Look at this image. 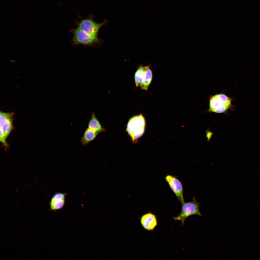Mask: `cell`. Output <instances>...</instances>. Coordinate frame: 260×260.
<instances>
[{
	"mask_svg": "<svg viewBox=\"0 0 260 260\" xmlns=\"http://www.w3.org/2000/svg\"><path fill=\"white\" fill-rule=\"evenodd\" d=\"M165 179L180 202L184 203L183 188L180 182L176 177L170 175L166 176Z\"/></svg>",
	"mask_w": 260,
	"mask_h": 260,
	"instance_id": "cell-6",
	"label": "cell"
},
{
	"mask_svg": "<svg viewBox=\"0 0 260 260\" xmlns=\"http://www.w3.org/2000/svg\"><path fill=\"white\" fill-rule=\"evenodd\" d=\"M182 204L181 213L178 216L173 217L175 220L181 221L182 225H184L185 220L190 216L193 215H202L199 208L200 204L197 202L195 197L192 201L184 202Z\"/></svg>",
	"mask_w": 260,
	"mask_h": 260,
	"instance_id": "cell-3",
	"label": "cell"
},
{
	"mask_svg": "<svg viewBox=\"0 0 260 260\" xmlns=\"http://www.w3.org/2000/svg\"><path fill=\"white\" fill-rule=\"evenodd\" d=\"M146 69V66L141 65L138 67L136 72L134 78L136 87L141 86L145 75Z\"/></svg>",
	"mask_w": 260,
	"mask_h": 260,
	"instance_id": "cell-11",
	"label": "cell"
},
{
	"mask_svg": "<svg viewBox=\"0 0 260 260\" xmlns=\"http://www.w3.org/2000/svg\"><path fill=\"white\" fill-rule=\"evenodd\" d=\"M66 194L65 193L58 192L55 193L52 196L51 200L55 201L65 199Z\"/></svg>",
	"mask_w": 260,
	"mask_h": 260,
	"instance_id": "cell-15",
	"label": "cell"
},
{
	"mask_svg": "<svg viewBox=\"0 0 260 260\" xmlns=\"http://www.w3.org/2000/svg\"><path fill=\"white\" fill-rule=\"evenodd\" d=\"M207 133V136L208 139V140H209L212 134V133L210 131H208Z\"/></svg>",
	"mask_w": 260,
	"mask_h": 260,
	"instance_id": "cell-17",
	"label": "cell"
},
{
	"mask_svg": "<svg viewBox=\"0 0 260 260\" xmlns=\"http://www.w3.org/2000/svg\"><path fill=\"white\" fill-rule=\"evenodd\" d=\"M145 125V119L141 114L130 118L128 123L126 130L133 142L143 134Z\"/></svg>",
	"mask_w": 260,
	"mask_h": 260,
	"instance_id": "cell-1",
	"label": "cell"
},
{
	"mask_svg": "<svg viewBox=\"0 0 260 260\" xmlns=\"http://www.w3.org/2000/svg\"><path fill=\"white\" fill-rule=\"evenodd\" d=\"M13 117L9 119L6 122L2 128L4 134L7 136L9 135L13 129Z\"/></svg>",
	"mask_w": 260,
	"mask_h": 260,
	"instance_id": "cell-12",
	"label": "cell"
},
{
	"mask_svg": "<svg viewBox=\"0 0 260 260\" xmlns=\"http://www.w3.org/2000/svg\"><path fill=\"white\" fill-rule=\"evenodd\" d=\"M232 100L231 98L223 94L212 96L209 99L208 111L216 113L224 112L231 108Z\"/></svg>",
	"mask_w": 260,
	"mask_h": 260,
	"instance_id": "cell-2",
	"label": "cell"
},
{
	"mask_svg": "<svg viewBox=\"0 0 260 260\" xmlns=\"http://www.w3.org/2000/svg\"><path fill=\"white\" fill-rule=\"evenodd\" d=\"M141 222L143 227L149 231L153 230L157 225L155 215L151 213H147L142 216Z\"/></svg>",
	"mask_w": 260,
	"mask_h": 260,
	"instance_id": "cell-7",
	"label": "cell"
},
{
	"mask_svg": "<svg viewBox=\"0 0 260 260\" xmlns=\"http://www.w3.org/2000/svg\"><path fill=\"white\" fill-rule=\"evenodd\" d=\"M152 78V72L150 65L146 66L145 75L140 86L141 89L147 91L151 82Z\"/></svg>",
	"mask_w": 260,
	"mask_h": 260,
	"instance_id": "cell-9",
	"label": "cell"
},
{
	"mask_svg": "<svg viewBox=\"0 0 260 260\" xmlns=\"http://www.w3.org/2000/svg\"><path fill=\"white\" fill-rule=\"evenodd\" d=\"M98 133L88 127L85 131L81 140L83 145L87 144L96 137Z\"/></svg>",
	"mask_w": 260,
	"mask_h": 260,
	"instance_id": "cell-10",
	"label": "cell"
},
{
	"mask_svg": "<svg viewBox=\"0 0 260 260\" xmlns=\"http://www.w3.org/2000/svg\"><path fill=\"white\" fill-rule=\"evenodd\" d=\"M65 203V199L53 201L51 200L50 203L51 210L56 211L61 209Z\"/></svg>",
	"mask_w": 260,
	"mask_h": 260,
	"instance_id": "cell-13",
	"label": "cell"
},
{
	"mask_svg": "<svg viewBox=\"0 0 260 260\" xmlns=\"http://www.w3.org/2000/svg\"><path fill=\"white\" fill-rule=\"evenodd\" d=\"M7 137L3 132L2 128H0V141L6 147L8 146V145L6 141Z\"/></svg>",
	"mask_w": 260,
	"mask_h": 260,
	"instance_id": "cell-16",
	"label": "cell"
},
{
	"mask_svg": "<svg viewBox=\"0 0 260 260\" xmlns=\"http://www.w3.org/2000/svg\"><path fill=\"white\" fill-rule=\"evenodd\" d=\"M91 117L89 121L88 127L98 133L104 132L105 129L102 126L99 122L96 117L95 113L92 112Z\"/></svg>",
	"mask_w": 260,
	"mask_h": 260,
	"instance_id": "cell-8",
	"label": "cell"
},
{
	"mask_svg": "<svg viewBox=\"0 0 260 260\" xmlns=\"http://www.w3.org/2000/svg\"><path fill=\"white\" fill-rule=\"evenodd\" d=\"M104 23H97L91 19H84L79 22L78 27L91 35L97 36L99 28Z\"/></svg>",
	"mask_w": 260,
	"mask_h": 260,
	"instance_id": "cell-5",
	"label": "cell"
},
{
	"mask_svg": "<svg viewBox=\"0 0 260 260\" xmlns=\"http://www.w3.org/2000/svg\"><path fill=\"white\" fill-rule=\"evenodd\" d=\"M73 41L76 44L91 45L98 42L97 36L91 35L78 27L74 30Z\"/></svg>",
	"mask_w": 260,
	"mask_h": 260,
	"instance_id": "cell-4",
	"label": "cell"
},
{
	"mask_svg": "<svg viewBox=\"0 0 260 260\" xmlns=\"http://www.w3.org/2000/svg\"><path fill=\"white\" fill-rule=\"evenodd\" d=\"M14 113L13 112L6 113L0 111V127L2 128L6 121L10 118L13 117Z\"/></svg>",
	"mask_w": 260,
	"mask_h": 260,
	"instance_id": "cell-14",
	"label": "cell"
}]
</instances>
